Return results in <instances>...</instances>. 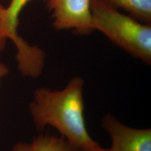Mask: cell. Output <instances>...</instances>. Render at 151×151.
I'll list each match as a JSON object with an SVG mask.
<instances>
[{
  "mask_svg": "<svg viewBox=\"0 0 151 151\" xmlns=\"http://www.w3.org/2000/svg\"><path fill=\"white\" fill-rule=\"evenodd\" d=\"M84 80L69 79L60 90L41 87L35 90L29 104L32 120L38 132L52 127L81 150L97 144L88 132L84 116Z\"/></svg>",
  "mask_w": 151,
  "mask_h": 151,
  "instance_id": "6da1fadb",
  "label": "cell"
},
{
  "mask_svg": "<svg viewBox=\"0 0 151 151\" xmlns=\"http://www.w3.org/2000/svg\"><path fill=\"white\" fill-rule=\"evenodd\" d=\"M92 24L133 58L151 65V24L124 14L105 0H90Z\"/></svg>",
  "mask_w": 151,
  "mask_h": 151,
  "instance_id": "7a4b0ae2",
  "label": "cell"
},
{
  "mask_svg": "<svg viewBox=\"0 0 151 151\" xmlns=\"http://www.w3.org/2000/svg\"><path fill=\"white\" fill-rule=\"evenodd\" d=\"M51 14L55 30H71L76 35L88 36L94 31L90 0H44Z\"/></svg>",
  "mask_w": 151,
  "mask_h": 151,
  "instance_id": "3957f363",
  "label": "cell"
},
{
  "mask_svg": "<svg viewBox=\"0 0 151 151\" xmlns=\"http://www.w3.org/2000/svg\"><path fill=\"white\" fill-rule=\"evenodd\" d=\"M31 0H11L8 7H5L4 16L0 29L6 37L12 41L17 49L16 59L18 69L21 71H30L41 65L44 51L40 47L30 45L19 35L18 27L19 16L24 7Z\"/></svg>",
  "mask_w": 151,
  "mask_h": 151,
  "instance_id": "277c9868",
  "label": "cell"
},
{
  "mask_svg": "<svg viewBox=\"0 0 151 151\" xmlns=\"http://www.w3.org/2000/svg\"><path fill=\"white\" fill-rule=\"evenodd\" d=\"M101 125L111 139L109 151H151V129L129 127L111 113L101 119Z\"/></svg>",
  "mask_w": 151,
  "mask_h": 151,
  "instance_id": "5b68a950",
  "label": "cell"
},
{
  "mask_svg": "<svg viewBox=\"0 0 151 151\" xmlns=\"http://www.w3.org/2000/svg\"><path fill=\"white\" fill-rule=\"evenodd\" d=\"M143 23L151 24V0H105Z\"/></svg>",
  "mask_w": 151,
  "mask_h": 151,
  "instance_id": "8992f818",
  "label": "cell"
},
{
  "mask_svg": "<svg viewBox=\"0 0 151 151\" xmlns=\"http://www.w3.org/2000/svg\"><path fill=\"white\" fill-rule=\"evenodd\" d=\"M31 144V151H81L73 146L62 136L46 132L34 138Z\"/></svg>",
  "mask_w": 151,
  "mask_h": 151,
  "instance_id": "52a82bcc",
  "label": "cell"
},
{
  "mask_svg": "<svg viewBox=\"0 0 151 151\" xmlns=\"http://www.w3.org/2000/svg\"><path fill=\"white\" fill-rule=\"evenodd\" d=\"M11 151H31L30 143L18 142L12 148Z\"/></svg>",
  "mask_w": 151,
  "mask_h": 151,
  "instance_id": "ba28073f",
  "label": "cell"
},
{
  "mask_svg": "<svg viewBox=\"0 0 151 151\" xmlns=\"http://www.w3.org/2000/svg\"><path fill=\"white\" fill-rule=\"evenodd\" d=\"M9 73V68L4 64L0 62V86H1L2 79L6 76Z\"/></svg>",
  "mask_w": 151,
  "mask_h": 151,
  "instance_id": "9c48e42d",
  "label": "cell"
},
{
  "mask_svg": "<svg viewBox=\"0 0 151 151\" xmlns=\"http://www.w3.org/2000/svg\"><path fill=\"white\" fill-rule=\"evenodd\" d=\"M6 40L7 38L6 37V36L4 34L2 30L0 29V52L2 51L4 49L6 43Z\"/></svg>",
  "mask_w": 151,
  "mask_h": 151,
  "instance_id": "30bf717a",
  "label": "cell"
},
{
  "mask_svg": "<svg viewBox=\"0 0 151 151\" xmlns=\"http://www.w3.org/2000/svg\"><path fill=\"white\" fill-rule=\"evenodd\" d=\"M81 151H109L108 148H104L101 147L99 143H97L96 146L93 147H91V148L86 149V150H81Z\"/></svg>",
  "mask_w": 151,
  "mask_h": 151,
  "instance_id": "8fae6325",
  "label": "cell"
},
{
  "mask_svg": "<svg viewBox=\"0 0 151 151\" xmlns=\"http://www.w3.org/2000/svg\"><path fill=\"white\" fill-rule=\"evenodd\" d=\"M4 11H5V7L1 4V0H0V25H1V22H2L4 16Z\"/></svg>",
  "mask_w": 151,
  "mask_h": 151,
  "instance_id": "7c38bea8",
  "label": "cell"
}]
</instances>
